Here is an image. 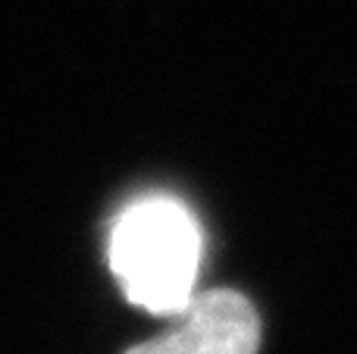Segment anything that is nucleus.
<instances>
[{
	"label": "nucleus",
	"instance_id": "f257e3e1",
	"mask_svg": "<svg viewBox=\"0 0 357 354\" xmlns=\"http://www.w3.org/2000/svg\"><path fill=\"white\" fill-rule=\"evenodd\" d=\"M201 257V223L173 194H148L126 204L107 238V263L126 301L154 317H176L188 307Z\"/></svg>",
	"mask_w": 357,
	"mask_h": 354
},
{
	"label": "nucleus",
	"instance_id": "f03ea898",
	"mask_svg": "<svg viewBox=\"0 0 357 354\" xmlns=\"http://www.w3.org/2000/svg\"><path fill=\"white\" fill-rule=\"evenodd\" d=\"M163 336L126 354H257L260 317L245 295L232 288L195 292Z\"/></svg>",
	"mask_w": 357,
	"mask_h": 354
}]
</instances>
